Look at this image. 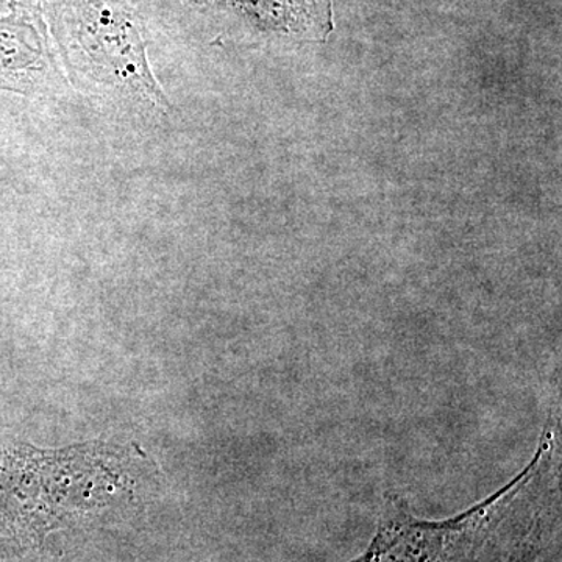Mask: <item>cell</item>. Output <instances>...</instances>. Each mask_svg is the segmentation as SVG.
Wrapping results in <instances>:
<instances>
[{"instance_id":"cell-3","label":"cell","mask_w":562,"mask_h":562,"mask_svg":"<svg viewBox=\"0 0 562 562\" xmlns=\"http://www.w3.org/2000/svg\"><path fill=\"white\" fill-rule=\"evenodd\" d=\"M547 524L541 512H531L513 524L508 531L498 530L479 562H538L546 541Z\"/></svg>"},{"instance_id":"cell-1","label":"cell","mask_w":562,"mask_h":562,"mask_svg":"<svg viewBox=\"0 0 562 562\" xmlns=\"http://www.w3.org/2000/svg\"><path fill=\"white\" fill-rule=\"evenodd\" d=\"M55 22L74 68L154 105L165 102L147 65L139 22L124 0H58Z\"/></svg>"},{"instance_id":"cell-2","label":"cell","mask_w":562,"mask_h":562,"mask_svg":"<svg viewBox=\"0 0 562 562\" xmlns=\"http://www.w3.org/2000/svg\"><path fill=\"white\" fill-rule=\"evenodd\" d=\"M530 471L482 505L439 522L416 519L401 502L387 503L368 549L350 562H479Z\"/></svg>"}]
</instances>
